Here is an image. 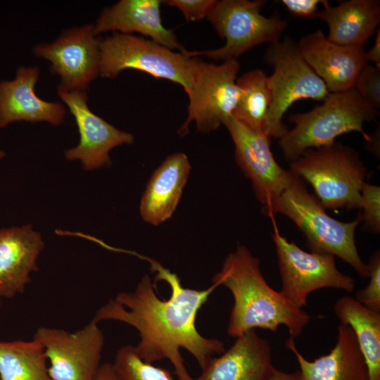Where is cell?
I'll use <instances>...</instances> for the list:
<instances>
[{
  "mask_svg": "<svg viewBox=\"0 0 380 380\" xmlns=\"http://www.w3.org/2000/svg\"><path fill=\"white\" fill-rule=\"evenodd\" d=\"M274 367L269 341L251 330L236 338L218 357H212L193 380H266Z\"/></svg>",
  "mask_w": 380,
  "mask_h": 380,
  "instance_id": "obj_17",
  "label": "cell"
},
{
  "mask_svg": "<svg viewBox=\"0 0 380 380\" xmlns=\"http://www.w3.org/2000/svg\"><path fill=\"white\" fill-rule=\"evenodd\" d=\"M215 0H167L163 3L178 8L187 21L201 20L207 15Z\"/></svg>",
  "mask_w": 380,
  "mask_h": 380,
  "instance_id": "obj_30",
  "label": "cell"
},
{
  "mask_svg": "<svg viewBox=\"0 0 380 380\" xmlns=\"http://www.w3.org/2000/svg\"><path fill=\"white\" fill-rule=\"evenodd\" d=\"M44 348L36 341H0V380H52Z\"/></svg>",
  "mask_w": 380,
  "mask_h": 380,
  "instance_id": "obj_24",
  "label": "cell"
},
{
  "mask_svg": "<svg viewBox=\"0 0 380 380\" xmlns=\"http://www.w3.org/2000/svg\"><path fill=\"white\" fill-rule=\"evenodd\" d=\"M368 61L375 63L377 68H380V30L376 31V37L373 46L367 52Z\"/></svg>",
  "mask_w": 380,
  "mask_h": 380,
  "instance_id": "obj_32",
  "label": "cell"
},
{
  "mask_svg": "<svg viewBox=\"0 0 380 380\" xmlns=\"http://www.w3.org/2000/svg\"><path fill=\"white\" fill-rule=\"evenodd\" d=\"M272 236L281 279L280 293L296 306L303 308L308 296L320 289L354 291V279L338 270L333 255L306 252L294 241H289L276 228Z\"/></svg>",
  "mask_w": 380,
  "mask_h": 380,
  "instance_id": "obj_9",
  "label": "cell"
},
{
  "mask_svg": "<svg viewBox=\"0 0 380 380\" xmlns=\"http://www.w3.org/2000/svg\"><path fill=\"white\" fill-rule=\"evenodd\" d=\"M289 167L293 175L312 186L326 209H360L367 172L354 148L338 141L308 148Z\"/></svg>",
  "mask_w": 380,
  "mask_h": 380,
  "instance_id": "obj_6",
  "label": "cell"
},
{
  "mask_svg": "<svg viewBox=\"0 0 380 380\" xmlns=\"http://www.w3.org/2000/svg\"><path fill=\"white\" fill-rule=\"evenodd\" d=\"M265 61L274 71L268 77L271 102L263 131L271 138L279 139L288 131L282 122L283 116L295 101H323L330 92L301 56L297 42L289 37L270 44Z\"/></svg>",
  "mask_w": 380,
  "mask_h": 380,
  "instance_id": "obj_7",
  "label": "cell"
},
{
  "mask_svg": "<svg viewBox=\"0 0 380 380\" xmlns=\"http://www.w3.org/2000/svg\"><path fill=\"white\" fill-rule=\"evenodd\" d=\"M95 380H116L112 364H101Z\"/></svg>",
  "mask_w": 380,
  "mask_h": 380,
  "instance_id": "obj_34",
  "label": "cell"
},
{
  "mask_svg": "<svg viewBox=\"0 0 380 380\" xmlns=\"http://www.w3.org/2000/svg\"><path fill=\"white\" fill-rule=\"evenodd\" d=\"M379 115L378 110L367 103L354 87L329 93L322 105L289 117L295 126L279 139V145L290 163L305 150L330 145L343 134L357 132L367 142L370 136L364 130V125L376 120Z\"/></svg>",
  "mask_w": 380,
  "mask_h": 380,
  "instance_id": "obj_4",
  "label": "cell"
},
{
  "mask_svg": "<svg viewBox=\"0 0 380 380\" xmlns=\"http://www.w3.org/2000/svg\"><path fill=\"white\" fill-rule=\"evenodd\" d=\"M236 83L240 96L233 117L251 128L263 131L271 102L268 76L262 70H253L239 77Z\"/></svg>",
  "mask_w": 380,
  "mask_h": 380,
  "instance_id": "obj_25",
  "label": "cell"
},
{
  "mask_svg": "<svg viewBox=\"0 0 380 380\" xmlns=\"http://www.w3.org/2000/svg\"><path fill=\"white\" fill-rule=\"evenodd\" d=\"M317 15L329 26L330 41L343 46H364L380 23L379 0H348L336 6L328 1Z\"/></svg>",
  "mask_w": 380,
  "mask_h": 380,
  "instance_id": "obj_22",
  "label": "cell"
},
{
  "mask_svg": "<svg viewBox=\"0 0 380 380\" xmlns=\"http://www.w3.org/2000/svg\"><path fill=\"white\" fill-rule=\"evenodd\" d=\"M191 165L182 152L167 156L150 177L139 205L141 218L158 226L169 220L180 201Z\"/></svg>",
  "mask_w": 380,
  "mask_h": 380,
  "instance_id": "obj_21",
  "label": "cell"
},
{
  "mask_svg": "<svg viewBox=\"0 0 380 380\" xmlns=\"http://www.w3.org/2000/svg\"><path fill=\"white\" fill-rule=\"evenodd\" d=\"M266 380H300V376L298 370L293 373H288L274 367Z\"/></svg>",
  "mask_w": 380,
  "mask_h": 380,
  "instance_id": "obj_33",
  "label": "cell"
},
{
  "mask_svg": "<svg viewBox=\"0 0 380 380\" xmlns=\"http://www.w3.org/2000/svg\"><path fill=\"white\" fill-rule=\"evenodd\" d=\"M44 247L42 235L31 224L0 229L1 298H12L25 291Z\"/></svg>",
  "mask_w": 380,
  "mask_h": 380,
  "instance_id": "obj_18",
  "label": "cell"
},
{
  "mask_svg": "<svg viewBox=\"0 0 380 380\" xmlns=\"http://www.w3.org/2000/svg\"><path fill=\"white\" fill-rule=\"evenodd\" d=\"M264 0L215 1L207 18L225 44L218 49L189 51L190 57L205 56L215 61L237 59L241 55L263 43H274L280 40L287 27L277 11L271 17H265L261 11L266 4Z\"/></svg>",
  "mask_w": 380,
  "mask_h": 380,
  "instance_id": "obj_8",
  "label": "cell"
},
{
  "mask_svg": "<svg viewBox=\"0 0 380 380\" xmlns=\"http://www.w3.org/2000/svg\"><path fill=\"white\" fill-rule=\"evenodd\" d=\"M212 284L224 286L232 293V308L227 334L233 338L255 329L276 332L285 326L290 338L299 337L311 316L287 300L266 281L260 260L244 246L228 254Z\"/></svg>",
  "mask_w": 380,
  "mask_h": 380,
  "instance_id": "obj_2",
  "label": "cell"
},
{
  "mask_svg": "<svg viewBox=\"0 0 380 380\" xmlns=\"http://www.w3.org/2000/svg\"><path fill=\"white\" fill-rule=\"evenodd\" d=\"M98 324L91 319L73 332L46 327L37 329L32 339L44 348L52 380H95L105 339Z\"/></svg>",
  "mask_w": 380,
  "mask_h": 380,
  "instance_id": "obj_10",
  "label": "cell"
},
{
  "mask_svg": "<svg viewBox=\"0 0 380 380\" xmlns=\"http://www.w3.org/2000/svg\"><path fill=\"white\" fill-rule=\"evenodd\" d=\"M160 0H120L106 9L94 24V33L112 31L122 34L138 32L172 50L184 52L172 30L162 23Z\"/></svg>",
  "mask_w": 380,
  "mask_h": 380,
  "instance_id": "obj_20",
  "label": "cell"
},
{
  "mask_svg": "<svg viewBox=\"0 0 380 380\" xmlns=\"http://www.w3.org/2000/svg\"><path fill=\"white\" fill-rule=\"evenodd\" d=\"M239 68L237 59L220 65L203 62L196 89L189 99L187 118L178 134L185 135L192 122L198 132L209 133L233 116L240 96L236 83Z\"/></svg>",
  "mask_w": 380,
  "mask_h": 380,
  "instance_id": "obj_11",
  "label": "cell"
},
{
  "mask_svg": "<svg viewBox=\"0 0 380 380\" xmlns=\"http://www.w3.org/2000/svg\"><path fill=\"white\" fill-rule=\"evenodd\" d=\"M262 213L268 217L276 214L286 216L303 233L311 252L337 256L361 278L368 277L367 264L359 255L355 243V231L362 222L360 214L351 222L333 218L295 175L286 189L262 205Z\"/></svg>",
  "mask_w": 380,
  "mask_h": 380,
  "instance_id": "obj_3",
  "label": "cell"
},
{
  "mask_svg": "<svg viewBox=\"0 0 380 380\" xmlns=\"http://www.w3.org/2000/svg\"><path fill=\"white\" fill-rule=\"evenodd\" d=\"M235 148L236 162L252 184L255 196L262 205L277 196L294 177L281 167L271 150V137L232 116L224 123Z\"/></svg>",
  "mask_w": 380,
  "mask_h": 380,
  "instance_id": "obj_12",
  "label": "cell"
},
{
  "mask_svg": "<svg viewBox=\"0 0 380 380\" xmlns=\"http://www.w3.org/2000/svg\"><path fill=\"white\" fill-rule=\"evenodd\" d=\"M376 131L373 136H370L369 140L367 141L368 149L375 155H379V150L377 149V139H379V130Z\"/></svg>",
  "mask_w": 380,
  "mask_h": 380,
  "instance_id": "obj_35",
  "label": "cell"
},
{
  "mask_svg": "<svg viewBox=\"0 0 380 380\" xmlns=\"http://www.w3.org/2000/svg\"><path fill=\"white\" fill-rule=\"evenodd\" d=\"M353 87L360 96L376 109L380 108V68L367 64L357 75Z\"/></svg>",
  "mask_w": 380,
  "mask_h": 380,
  "instance_id": "obj_29",
  "label": "cell"
},
{
  "mask_svg": "<svg viewBox=\"0 0 380 380\" xmlns=\"http://www.w3.org/2000/svg\"><path fill=\"white\" fill-rule=\"evenodd\" d=\"M148 261L156 280H163L170 286V298L160 299L149 275L144 274L134 291L117 293L98 309L92 319L98 323L114 320L134 327L140 336L135 349L144 361L153 363L167 359L179 380H193L181 348L189 352L201 368L213 355L225 350L221 341L203 336L196 326L198 310L217 286L212 284L203 290L186 288L177 274L152 259Z\"/></svg>",
  "mask_w": 380,
  "mask_h": 380,
  "instance_id": "obj_1",
  "label": "cell"
},
{
  "mask_svg": "<svg viewBox=\"0 0 380 380\" xmlns=\"http://www.w3.org/2000/svg\"><path fill=\"white\" fill-rule=\"evenodd\" d=\"M6 156V153L4 151L0 150V160L3 159Z\"/></svg>",
  "mask_w": 380,
  "mask_h": 380,
  "instance_id": "obj_36",
  "label": "cell"
},
{
  "mask_svg": "<svg viewBox=\"0 0 380 380\" xmlns=\"http://www.w3.org/2000/svg\"><path fill=\"white\" fill-rule=\"evenodd\" d=\"M369 281L367 286L358 290L355 299L375 312H380V252L373 253L367 264Z\"/></svg>",
  "mask_w": 380,
  "mask_h": 380,
  "instance_id": "obj_28",
  "label": "cell"
},
{
  "mask_svg": "<svg viewBox=\"0 0 380 380\" xmlns=\"http://www.w3.org/2000/svg\"><path fill=\"white\" fill-rule=\"evenodd\" d=\"M112 366L116 380H175L168 369L144 361L129 345L117 351Z\"/></svg>",
  "mask_w": 380,
  "mask_h": 380,
  "instance_id": "obj_26",
  "label": "cell"
},
{
  "mask_svg": "<svg viewBox=\"0 0 380 380\" xmlns=\"http://www.w3.org/2000/svg\"><path fill=\"white\" fill-rule=\"evenodd\" d=\"M326 0H282L281 3L293 15L312 19L317 18L319 5H322Z\"/></svg>",
  "mask_w": 380,
  "mask_h": 380,
  "instance_id": "obj_31",
  "label": "cell"
},
{
  "mask_svg": "<svg viewBox=\"0 0 380 380\" xmlns=\"http://www.w3.org/2000/svg\"><path fill=\"white\" fill-rule=\"evenodd\" d=\"M360 217L362 230L373 234L380 233V187L365 182L361 189Z\"/></svg>",
  "mask_w": 380,
  "mask_h": 380,
  "instance_id": "obj_27",
  "label": "cell"
},
{
  "mask_svg": "<svg viewBox=\"0 0 380 380\" xmlns=\"http://www.w3.org/2000/svg\"><path fill=\"white\" fill-rule=\"evenodd\" d=\"M58 95L75 118L80 134L78 144L64 152L67 160H79L84 170H94L110 165L113 148L133 143L132 134L116 128L90 110L86 91L58 90Z\"/></svg>",
  "mask_w": 380,
  "mask_h": 380,
  "instance_id": "obj_14",
  "label": "cell"
},
{
  "mask_svg": "<svg viewBox=\"0 0 380 380\" xmlns=\"http://www.w3.org/2000/svg\"><path fill=\"white\" fill-rule=\"evenodd\" d=\"M334 310L341 324L353 330L367 367L369 380H380V313L348 296L338 298Z\"/></svg>",
  "mask_w": 380,
  "mask_h": 380,
  "instance_id": "obj_23",
  "label": "cell"
},
{
  "mask_svg": "<svg viewBox=\"0 0 380 380\" xmlns=\"http://www.w3.org/2000/svg\"><path fill=\"white\" fill-rule=\"evenodd\" d=\"M94 24L64 32L55 41L33 49L34 55L50 62V70L60 77L58 90L86 91L99 74L100 40Z\"/></svg>",
  "mask_w": 380,
  "mask_h": 380,
  "instance_id": "obj_13",
  "label": "cell"
},
{
  "mask_svg": "<svg viewBox=\"0 0 380 380\" xmlns=\"http://www.w3.org/2000/svg\"><path fill=\"white\" fill-rule=\"evenodd\" d=\"M1 298L0 296V308H1Z\"/></svg>",
  "mask_w": 380,
  "mask_h": 380,
  "instance_id": "obj_37",
  "label": "cell"
},
{
  "mask_svg": "<svg viewBox=\"0 0 380 380\" xmlns=\"http://www.w3.org/2000/svg\"><path fill=\"white\" fill-rule=\"evenodd\" d=\"M184 51L175 52L151 39L115 32L100 41L99 74L115 78L126 69L144 72L180 84L189 99L204 61L188 56Z\"/></svg>",
  "mask_w": 380,
  "mask_h": 380,
  "instance_id": "obj_5",
  "label": "cell"
},
{
  "mask_svg": "<svg viewBox=\"0 0 380 380\" xmlns=\"http://www.w3.org/2000/svg\"><path fill=\"white\" fill-rule=\"evenodd\" d=\"M39 78L37 67L21 66L13 80L0 81V128L18 121L46 122L56 126L64 122L66 110L63 104L36 94Z\"/></svg>",
  "mask_w": 380,
  "mask_h": 380,
  "instance_id": "obj_16",
  "label": "cell"
},
{
  "mask_svg": "<svg viewBox=\"0 0 380 380\" xmlns=\"http://www.w3.org/2000/svg\"><path fill=\"white\" fill-rule=\"evenodd\" d=\"M297 44L304 60L330 93L353 88L357 75L369 62L364 46L336 44L322 30L303 36Z\"/></svg>",
  "mask_w": 380,
  "mask_h": 380,
  "instance_id": "obj_15",
  "label": "cell"
},
{
  "mask_svg": "<svg viewBox=\"0 0 380 380\" xmlns=\"http://www.w3.org/2000/svg\"><path fill=\"white\" fill-rule=\"evenodd\" d=\"M286 348L296 356L300 380H369L367 365L351 328L338 327L337 341L327 355L310 361L296 348L294 339L286 341Z\"/></svg>",
  "mask_w": 380,
  "mask_h": 380,
  "instance_id": "obj_19",
  "label": "cell"
}]
</instances>
